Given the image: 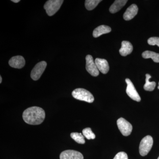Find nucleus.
I'll list each match as a JSON object with an SVG mask.
<instances>
[{
	"mask_svg": "<svg viewBox=\"0 0 159 159\" xmlns=\"http://www.w3.org/2000/svg\"><path fill=\"white\" fill-rule=\"evenodd\" d=\"M24 121L30 125H37L41 124L45 118V112L43 108L38 107H32L23 112Z\"/></svg>",
	"mask_w": 159,
	"mask_h": 159,
	"instance_id": "nucleus-1",
	"label": "nucleus"
},
{
	"mask_svg": "<svg viewBox=\"0 0 159 159\" xmlns=\"http://www.w3.org/2000/svg\"><path fill=\"white\" fill-rule=\"evenodd\" d=\"M72 95L75 99L89 103H92L94 100L93 96L90 92L85 89H76L72 92Z\"/></svg>",
	"mask_w": 159,
	"mask_h": 159,
	"instance_id": "nucleus-2",
	"label": "nucleus"
},
{
	"mask_svg": "<svg viewBox=\"0 0 159 159\" xmlns=\"http://www.w3.org/2000/svg\"><path fill=\"white\" fill-rule=\"evenodd\" d=\"M63 2V0H49L47 1L44 6V8L48 15L52 16L55 14L58 11Z\"/></svg>",
	"mask_w": 159,
	"mask_h": 159,
	"instance_id": "nucleus-3",
	"label": "nucleus"
},
{
	"mask_svg": "<svg viewBox=\"0 0 159 159\" xmlns=\"http://www.w3.org/2000/svg\"><path fill=\"white\" fill-rule=\"evenodd\" d=\"M153 142L152 137L149 135L142 139L139 145V153L141 156H145L148 154L152 147Z\"/></svg>",
	"mask_w": 159,
	"mask_h": 159,
	"instance_id": "nucleus-4",
	"label": "nucleus"
},
{
	"mask_svg": "<svg viewBox=\"0 0 159 159\" xmlns=\"http://www.w3.org/2000/svg\"><path fill=\"white\" fill-rule=\"evenodd\" d=\"M117 124L119 130L124 136H128L131 133L132 125L125 119L119 118L117 120Z\"/></svg>",
	"mask_w": 159,
	"mask_h": 159,
	"instance_id": "nucleus-5",
	"label": "nucleus"
},
{
	"mask_svg": "<svg viewBox=\"0 0 159 159\" xmlns=\"http://www.w3.org/2000/svg\"><path fill=\"white\" fill-rule=\"evenodd\" d=\"M46 61H42L37 63L31 72V77L33 80H37L42 76L47 67Z\"/></svg>",
	"mask_w": 159,
	"mask_h": 159,
	"instance_id": "nucleus-6",
	"label": "nucleus"
},
{
	"mask_svg": "<svg viewBox=\"0 0 159 159\" xmlns=\"http://www.w3.org/2000/svg\"><path fill=\"white\" fill-rule=\"evenodd\" d=\"M86 70L93 77L98 76L99 75V70L94 61L93 57L90 55H87L86 57Z\"/></svg>",
	"mask_w": 159,
	"mask_h": 159,
	"instance_id": "nucleus-7",
	"label": "nucleus"
},
{
	"mask_svg": "<svg viewBox=\"0 0 159 159\" xmlns=\"http://www.w3.org/2000/svg\"><path fill=\"white\" fill-rule=\"evenodd\" d=\"M125 82L127 84L126 93L128 95L129 97L135 101L140 102L141 100V97L137 92L134 86L133 83L128 78L125 79Z\"/></svg>",
	"mask_w": 159,
	"mask_h": 159,
	"instance_id": "nucleus-8",
	"label": "nucleus"
},
{
	"mask_svg": "<svg viewBox=\"0 0 159 159\" xmlns=\"http://www.w3.org/2000/svg\"><path fill=\"white\" fill-rule=\"evenodd\" d=\"M60 159H84L82 154L77 151H64L60 155Z\"/></svg>",
	"mask_w": 159,
	"mask_h": 159,
	"instance_id": "nucleus-9",
	"label": "nucleus"
},
{
	"mask_svg": "<svg viewBox=\"0 0 159 159\" xmlns=\"http://www.w3.org/2000/svg\"><path fill=\"white\" fill-rule=\"evenodd\" d=\"M9 64L11 67L16 69H21L25 66V61L22 56H14L10 59Z\"/></svg>",
	"mask_w": 159,
	"mask_h": 159,
	"instance_id": "nucleus-10",
	"label": "nucleus"
},
{
	"mask_svg": "<svg viewBox=\"0 0 159 159\" xmlns=\"http://www.w3.org/2000/svg\"><path fill=\"white\" fill-rule=\"evenodd\" d=\"M95 62L97 68L102 74H106L109 70L108 63L106 59L97 58L95 59Z\"/></svg>",
	"mask_w": 159,
	"mask_h": 159,
	"instance_id": "nucleus-11",
	"label": "nucleus"
},
{
	"mask_svg": "<svg viewBox=\"0 0 159 159\" xmlns=\"http://www.w3.org/2000/svg\"><path fill=\"white\" fill-rule=\"evenodd\" d=\"M138 7L135 4L131 5L127 8L126 11L123 14V18L125 20H129L135 17L138 12Z\"/></svg>",
	"mask_w": 159,
	"mask_h": 159,
	"instance_id": "nucleus-12",
	"label": "nucleus"
},
{
	"mask_svg": "<svg viewBox=\"0 0 159 159\" xmlns=\"http://www.w3.org/2000/svg\"><path fill=\"white\" fill-rule=\"evenodd\" d=\"M133 50L132 45L129 42L123 41L122 42V47L119 50V53L122 56H126L131 54Z\"/></svg>",
	"mask_w": 159,
	"mask_h": 159,
	"instance_id": "nucleus-13",
	"label": "nucleus"
},
{
	"mask_svg": "<svg viewBox=\"0 0 159 159\" xmlns=\"http://www.w3.org/2000/svg\"><path fill=\"white\" fill-rule=\"evenodd\" d=\"M111 31L110 27L108 26L100 25L94 29L93 32V36L94 37L97 38L103 34L109 33Z\"/></svg>",
	"mask_w": 159,
	"mask_h": 159,
	"instance_id": "nucleus-14",
	"label": "nucleus"
},
{
	"mask_svg": "<svg viewBox=\"0 0 159 159\" xmlns=\"http://www.w3.org/2000/svg\"><path fill=\"white\" fill-rule=\"evenodd\" d=\"M127 0H116L110 8L109 11L111 13H115L119 11L123 7L126 2Z\"/></svg>",
	"mask_w": 159,
	"mask_h": 159,
	"instance_id": "nucleus-15",
	"label": "nucleus"
},
{
	"mask_svg": "<svg viewBox=\"0 0 159 159\" xmlns=\"http://www.w3.org/2000/svg\"><path fill=\"white\" fill-rule=\"evenodd\" d=\"M142 56L145 59L152 58L155 62L159 63V54L158 53L153 51H146L142 53Z\"/></svg>",
	"mask_w": 159,
	"mask_h": 159,
	"instance_id": "nucleus-16",
	"label": "nucleus"
},
{
	"mask_svg": "<svg viewBox=\"0 0 159 159\" xmlns=\"http://www.w3.org/2000/svg\"><path fill=\"white\" fill-rule=\"evenodd\" d=\"M146 79H145V84L144 86V89L145 90L148 91H152L154 89L156 85L155 82H150L149 79L151 78V76L149 74H146Z\"/></svg>",
	"mask_w": 159,
	"mask_h": 159,
	"instance_id": "nucleus-17",
	"label": "nucleus"
},
{
	"mask_svg": "<svg viewBox=\"0 0 159 159\" xmlns=\"http://www.w3.org/2000/svg\"><path fill=\"white\" fill-rule=\"evenodd\" d=\"M70 136L72 139H74L78 144H84L85 143L84 137L81 133L77 132L72 133L70 134Z\"/></svg>",
	"mask_w": 159,
	"mask_h": 159,
	"instance_id": "nucleus-18",
	"label": "nucleus"
},
{
	"mask_svg": "<svg viewBox=\"0 0 159 159\" xmlns=\"http://www.w3.org/2000/svg\"><path fill=\"white\" fill-rule=\"evenodd\" d=\"M101 1L100 0H86L85 2L86 8L88 10L95 9Z\"/></svg>",
	"mask_w": 159,
	"mask_h": 159,
	"instance_id": "nucleus-19",
	"label": "nucleus"
},
{
	"mask_svg": "<svg viewBox=\"0 0 159 159\" xmlns=\"http://www.w3.org/2000/svg\"><path fill=\"white\" fill-rule=\"evenodd\" d=\"M82 133L84 136L88 140L94 139L96 138L95 134L92 131L90 128H86L82 130Z\"/></svg>",
	"mask_w": 159,
	"mask_h": 159,
	"instance_id": "nucleus-20",
	"label": "nucleus"
},
{
	"mask_svg": "<svg viewBox=\"0 0 159 159\" xmlns=\"http://www.w3.org/2000/svg\"><path fill=\"white\" fill-rule=\"evenodd\" d=\"M148 43L150 45H157L159 47V37H151L148 40Z\"/></svg>",
	"mask_w": 159,
	"mask_h": 159,
	"instance_id": "nucleus-21",
	"label": "nucleus"
},
{
	"mask_svg": "<svg viewBox=\"0 0 159 159\" xmlns=\"http://www.w3.org/2000/svg\"><path fill=\"white\" fill-rule=\"evenodd\" d=\"M113 159H128L127 154L123 152H121L116 155Z\"/></svg>",
	"mask_w": 159,
	"mask_h": 159,
	"instance_id": "nucleus-22",
	"label": "nucleus"
},
{
	"mask_svg": "<svg viewBox=\"0 0 159 159\" xmlns=\"http://www.w3.org/2000/svg\"><path fill=\"white\" fill-rule=\"evenodd\" d=\"M11 1L14 3H18L20 2V0H12Z\"/></svg>",
	"mask_w": 159,
	"mask_h": 159,
	"instance_id": "nucleus-23",
	"label": "nucleus"
},
{
	"mask_svg": "<svg viewBox=\"0 0 159 159\" xmlns=\"http://www.w3.org/2000/svg\"><path fill=\"white\" fill-rule=\"evenodd\" d=\"M2 76H1L0 77V83H2Z\"/></svg>",
	"mask_w": 159,
	"mask_h": 159,
	"instance_id": "nucleus-24",
	"label": "nucleus"
},
{
	"mask_svg": "<svg viewBox=\"0 0 159 159\" xmlns=\"http://www.w3.org/2000/svg\"><path fill=\"white\" fill-rule=\"evenodd\" d=\"M158 89H159V86H158Z\"/></svg>",
	"mask_w": 159,
	"mask_h": 159,
	"instance_id": "nucleus-25",
	"label": "nucleus"
},
{
	"mask_svg": "<svg viewBox=\"0 0 159 159\" xmlns=\"http://www.w3.org/2000/svg\"><path fill=\"white\" fill-rule=\"evenodd\" d=\"M159 159V157L158 158V159Z\"/></svg>",
	"mask_w": 159,
	"mask_h": 159,
	"instance_id": "nucleus-26",
	"label": "nucleus"
}]
</instances>
